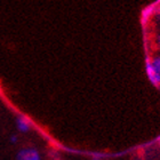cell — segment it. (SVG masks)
Wrapping results in <instances>:
<instances>
[{
    "mask_svg": "<svg viewBox=\"0 0 160 160\" xmlns=\"http://www.w3.org/2000/svg\"><path fill=\"white\" fill-rule=\"evenodd\" d=\"M16 160H41V156L34 148H24L17 152Z\"/></svg>",
    "mask_w": 160,
    "mask_h": 160,
    "instance_id": "1",
    "label": "cell"
},
{
    "mask_svg": "<svg viewBox=\"0 0 160 160\" xmlns=\"http://www.w3.org/2000/svg\"><path fill=\"white\" fill-rule=\"evenodd\" d=\"M145 72L147 76L149 78V80L151 81L152 85L154 86H160V72L152 65L150 58H147V63H145Z\"/></svg>",
    "mask_w": 160,
    "mask_h": 160,
    "instance_id": "2",
    "label": "cell"
},
{
    "mask_svg": "<svg viewBox=\"0 0 160 160\" xmlns=\"http://www.w3.org/2000/svg\"><path fill=\"white\" fill-rule=\"evenodd\" d=\"M15 123H16V128L21 133H28L31 128V121L27 117H24V116L16 117Z\"/></svg>",
    "mask_w": 160,
    "mask_h": 160,
    "instance_id": "3",
    "label": "cell"
},
{
    "mask_svg": "<svg viewBox=\"0 0 160 160\" xmlns=\"http://www.w3.org/2000/svg\"><path fill=\"white\" fill-rule=\"evenodd\" d=\"M151 63H152V65L160 72V56H156L154 58H152V60H151Z\"/></svg>",
    "mask_w": 160,
    "mask_h": 160,
    "instance_id": "4",
    "label": "cell"
},
{
    "mask_svg": "<svg viewBox=\"0 0 160 160\" xmlns=\"http://www.w3.org/2000/svg\"><path fill=\"white\" fill-rule=\"evenodd\" d=\"M17 141H18V136H17V135H15V134L10 135V137H9V142H10V143H12V144H16Z\"/></svg>",
    "mask_w": 160,
    "mask_h": 160,
    "instance_id": "5",
    "label": "cell"
},
{
    "mask_svg": "<svg viewBox=\"0 0 160 160\" xmlns=\"http://www.w3.org/2000/svg\"><path fill=\"white\" fill-rule=\"evenodd\" d=\"M156 15H157V17L160 20V6L157 8V10H156Z\"/></svg>",
    "mask_w": 160,
    "mask_h": 160,
    "instance_id": "6",
    "label": "cell"
},
{
    "mask_svg": "<svg viewBox=\"0 0 160 160\" xmlns=\"http://www.w3.org/2000/svg\"><path fill=\"white\" fill-rule=\"evenodd\" d=\"M157 45H158V47L160 48V34L157 37Z\"/></svg>",
    "mask_w": 160,
    "mask_h": 160,
    "instance_id": "7",
    "label": "cell"
},
{
    "mask_svg": "<svg viewBox=\"0 0 160 160\" xmlns=\"http://www.w3.org/2000/svg\"><path fill=\"white\" fill-rule=\"evenodd\" d=\"M93 160H102V159H100V158H93Z\"/></svg>",
    "mask_w": 160,
    "mask_h": 160,
    "instance_id": "8",
    "label": "cell"
},
{
    "mask_svg": "<svg viewBox=\"0 0 160 160\" xmlns=\"http://www.w3.org/2000/svg\"><path fill=\"white\" fill-rule=\"evenodd\" d=\"M159 145H160V140H159Z\"/></svg>",
    "mask_w": 160,
    "mask_h": 160,
    "instance_id": "9",
    "label": "cell"
}]
</instances>
